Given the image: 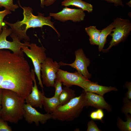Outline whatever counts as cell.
I'll use <instances>...</instances> for the list:
<instances>
[{
  "instance_id": "6da1fadb",
  "label": "cell",
  "mask_w": 131,
  "mask_h": 131,
  "mask_svg": "<svg viewBox=\"0 0 131 131\" xmlns=\"http://www.w3.org/2000/svg\"><path fill=\"white\" fill-rule=\"evenodd\" d=\"M19 6L23 10L24 18L22 20H18L16 23L12 24L4 21L5 23L9 26L11 30V33L17 37L20 41L22 40L29 41H30L29 37L27 35L26 32L29 28L35 27L42 28L44 25H48L52 28L57 33L58 36H60L57 30L54 27V22L51 21L50 16L45 17L44 14L38 12L37 16L33 13V10L29 7H22L19 0L18 1Z\"/></svg>"
},
{
  "instance_id": "7a4b0ae2",
  "label": "cell",
  "mask_w": 131,
  "mask_h": 131,
  "mask_svg": "<svg viewBox=\"0 0 131 131\" xmlns=\"http://www.w3.org/2000/svg\"><path fill=\"white\" fill-rule=\"evenodd\" d=\"M25 100L12 90L3 89L1 118L6 121L18 123L23 117Z\"/></svg>"
},
{
  "instance_id": "3957f363",
  "label": "cell",
  "mask_w": 131,
  "mask_h": 131,
  "mask_svg": "<svg viewBox=\"0 0 131 131\" xmlns=\"http://www.w3.org/2000/svg\"><path fill=\"white\" fill-rule=\"evenodd\" d=\"M85 93L83 90L79 96L75 97L66 104L59 106L51 114V119L68 121H72L78 117L85 106Z\"/></svg>"
},
{
  "instance_id": "277c9868",
  "label": "cell",
  "mask_w": 131,
  "mask_h": 131,
  "mask_svg": "<svg viewBox=\"0 0 131 131\" xmlns=\"http://www.w3.org/2000/svg\"><path fill=\"white\" fill-rule=\"evenodd\" d=\"M27 46H22L21 49L31 60L34 67V70L39 81L38 84L43 91V86L41 78V65L47 58L45 49L42 46L39 47L34 43H30L29 49Z\"/></svg>"
},
{
  "instance_id": "5b68a950",
  "label": "cell",
  "mask_w": 131,
  "mask_h": 131,
  "mask_svg": "<svg viewBox=\"0 0 131 131\" xmlns=\"http://www.w3.org/2000/svg\"><path fill=\"white\" fill-rule=\"evenodd\" d=\"M0 34V49H9L15 53L24 56L21 48L25 46L29 47V42L25 41L24 43L21 42L17 36L11 33V28H8L4 22Z\"/></svg>"
},
{
  "instance_id": "8992f818",
  "label": "cell",
  "mask_w": 131,
  "mask_h": 131,
  "mask_svg": "<svg viewBox=\"0 0 131 131\" xmlns=\"http://www.w3.org/2000/svg\"><path fill=\"white\" fill-rule=\"evenodd\" d=\"M114 22L115 26L112 30L113 32L109 34L112 39L108 47L102 50L103 52L108 51L113 46L124 41L130 34L131 23L129 20L117 17L114 19Z\"/></svg>"
},
{
  "instance_id": "52a82bcc",
  "label": "cell",
  "mask_w": 131,
  "mask_h": 131,
  "mask_svg": "<svg viewBox=\"0 0 131 131\" xmlns=\"http://www.w3.org/2000/svg\"><path fill=\"white\" fill-rule=\"evenodd\" d=\"M60 66L56 61L47 57L41 65L42 84L47 87H53L57 78L56 73Z\"/></svg>"
},
{
  "instance_id": "ba28073f",
  "label": "cell",
  "mask_w": 131,
  "mask_h": 131,
  "mask_svg": "<svg viewBox=\"0 0 131 131\" xmlns=\"http://www.w3.org/2000/svg\"><path fill=\"white\" fill-rule=\"evenodd\" d=\"M17 60L16 54L8 50L0 49V86L14 67Z\"/></svg>"
},
{
  "instance_id": "9c48e42d",
  "label": "cell",
  "mask_w": 131,
  "mask_h": 131,
  "mask_svg": "<svg viewBox=\"0 0 131 131\" xmlns=\"http://www.w3.org/2000/svg\"><path fill=\"white\" fill-rule=\"evenodd\" d=\"M56 76L57 78L60 80L64 85L68 87L75 85L83 89L90 80L77 71L70 73L59 69L56 73Z\"/></svg>"
},
{
  "instance_id": "30bf717a",
  "label": "cell",
  "mask_w": 131,
  "mask_h": 131,
  "mask_svg": "<svg viewBox=\"0 0 131 131\" xmlns=\"http://www.w3.org/2000/svg\"><path fill=\"white\" fill-rule=\"evenodd\" d=\"M75 59L73 63L68 64L60 62L58 63L61 66H68L75 69L77 71L81 74L86 79L89 80L91 74L88 71L87 67L90 64V60L87 57L82 49L75 51Z\"/></svg>"
},
{
  "instance_id": "8fae6325",
  "label": "cell",
  "mask_w": 131,
  "mask_h": 131,
  "mask_svg": "<svg viewBox=\"0 0 131 131\" xmlns=\"http://www.w3.org/2000/svg\"><path fill=\"white\" fill-rule=\"evenodd\" d=\"M49 16L63 22L68 20L76 22L83 21L85 14L84 11L81 8L72 9L66 7L59 12L49 13Z\"/></svg>"
},
{
  "instance_id": "7c38bea8",
  "label": "cell",
  "mask_w": 131,
  "mask_h": 131,
  "mask_svg": "<svg viewBox=\"0 0 131 131\" xmlns=\"http://www.w3.org/2000/svg\"><path fill=\"white\" fill-rule=\"evenodd\" d=\"M24 109L23 117L25 121L30 124L34 122L37 126L39 125L40 123L42 124H44L48 120L52 118L51 114H42L28 104L25 103Z\"/></svg>"
},
{
  "instance_id": "4fadbf2b",
  "label": "cell",
  "mask_w": 131,
  "mask_h": 131,
  "mask_svg": "<svg viewBox=\"0 0 131 131\" xmlns=\"http://www.w3.org/2000/svg\"><path fill=\"white\" fill-rule=\"evenodd\" d=\"M32 77L34 82V86L32 88L31 92L25 99L26 104L33 107L42 108L43 97L44 95V91L41 92L38 90L35 78V72L34 69L31 70Z\"/></svg>"
},
{
  "instance_id": "5bb4252c",
  "label": "cell",
  "mask_w": 131,
  "mask_h": 131,
  "mask_svg": "<svg viewBox=\"0 0 131 131\" xmlns=\"http://www.w3.org/2000/svg\"><path fill=\"white\" fill-rule=\"evenodd\" d=\"M85 92V106H91L98 109H105L107 111H112L111 107L105 100L103 96L95 93Z\"/></svg>"
},
{
  "instance_id": "9a60e30c",
  "label": "cell",
  "mask_w": 131,
  "mask_h": 131,
  "mask_svg": "<svg viewBox=\"0 0 131 131\" xmlns=\"http://www.w3.org/2000/svg\"><path fill=\"white\" fill-rule=\"evenodd\" d=\"M83 90L103 96L105 93L112 91H117L115 87H107L98 85L97 82H91L89 80L85 86Z\"/></svg>"
},
{
  "instance_id": "2e32d148",
  "label": "cell",
  "mask_w": 131,
  "mask_h": 131,
  "mask_svg": "<svg viewBox=\"0 0 131 131\" xmlns=\"http://www.w3.org/2000/svg\"><path fill=\"white\" fill-rule=\"evenodd\" d=\"M60 105L58 98L54 96L52 97L48 98L44 96L43 106L47 113H53Z\"/></svg>"
},
{
  "instance_id": "e0dca14e",
  "label": "cell",
  "mask_w": 131,
  "mask_h": 131,
  "mask_svg": "<svg viewBox=\"0 0 131 131\" xmlns=\"http://www.w3.org/2000/svg\"><path fill=\"white\" fill-rule=\"evenodd\" d=\"M61 3L62 6L65 7L70 6L76 7L89 13L92 12L93 10L91 4L82 0H64Z\"/></svg>"
},
{
  "instance_id": "ac0fdd59",
  "label": "cell",
  "mask_w": 131,
  "mask_h": 131,
  "mask_svg": "<svg viewBox=\"0 0 131 131\" xmlns=\"http://www.w3.org/2000/svg\"><path fill=\"white\" fill-rule=\"evenodd\" d=\"M115 26V23L113 22L101 30L99 39L98 49L99 51L100 52L103 50L105 44L106 42L107 37L112 32V30Z\"/></svg>"
},
{
  "instance_id": "d6986e66",
  "label": "cell",
  "mask_w": 131,
  "mask_h": 131,
  "mask_svg": "<svg viewBox=\"0 0 131 131\" xmlns=\"http://www.w3.org/2000/svg\"><path fill=\"white\" fill-rule=\"evenodd\" d=\"M85 31L89 37L90 44L98 45L99 39L101 30L98 29L96 26H90L85 28Z\"/></svg>"
},
{
  "instance_id": "ffe728a7",
  "label": "cell",
  "mask_w": 131,
  "mask_h": 131,
  "mask_svg": "<svg viewBox=\"0 0 131 131\" xmlns=\"http://www.w3.org/2000/svg\"><path fill=\"white\" fill-rule=\"evenodd\" d=\"M75 96L74 90L69 87H66L64 88L58 97L61 105L67 103Z\"/></svg>"
},
{
  "instance_id": "44dd1931",
  "label": "cell",
  "mask_w": 131,
  "mask_h": 131,
  "mask_svg": "<svg viewBox=\"0 0 131 131\" xmlns=\"http://www.w3.org/2000/svg\"><path fill=\"white\" fill-rule=\"evenodd\" d=\"M126 121L124 122L118 117L117 125L120 131H131V116L128 114L125 115Z\"/></svg>"
},
{
  "instance_id": "7402d4cb",
  "label": "cell",
  "mask_w": 131,
  "mask_h": 131,
  "mask_svg": "<svg viewBox=\"0 0 131 131\" xmlns=\"http://www.w3.org/2000/svg\"><path fill=\"white\" fill-rule=\"evenodd\" d=\"M4 7L5 9L13 11L19 8L17 4H13V0H0V7Z\"/></svg>"
},
{
  "instance_id": "603a6c76",
  "label": "cell",
  "mask_w": 131,
  "mask_h": 131,
  "mask_svg": "<svg viewBox=\"0 0 131 131\" xmlns=\"http://www.w3.org/2000/svg\"><path fill=\"white\" fill-rule=\"evenodd\" d=\"M123 105L121 109V111L126 115L128 113L131 114V101L129 99L124 97L123 98Z\"/></svg>"
},
{
  "instance_id": "cb8c5ba5",
  "label": "cell",
  "mask_w": 131,
  "mask_h": 131,
  "mask_svg": "<svg viewBox=\"0 0 131 131\" xmlns=\"http://www.w3.org/2000/svg\"><path fill=\"white\" fill-rule=\"evenodd\" d=\"M104 113L102 109H98L96 110L91 113L90 116L93 120H98L103 122L102 119L104 116Z\"/></svg>"
},
{
  "instance_id": "d4e9b609",
  "label": "cell",
  "mask_w": 131,
  "mask_h": 131,
  "mask_svg": "<svg viewBox=\"0 0 131 131\" xmlns=\"http://www.w3.org/2000/svg\"><path fill=\"white\" fill-rule=\"evenodd\" d=\"M62 83L60 80L57 78L56 79L55 83L53 86L55 89L54 96L58 98L59 97L62 90Z\"/></svg>"
},
{
  "instance_id": "484cf974",
  "label": "cell",
  "mask_w": 131,
  "mask_h": 131,
  "mask_svg": "<svg viewBox=\"0 0 131 131\" xmlns=\"http://www.w3.org/2000/svg\"><path fill=\"white\" fill-rule=\"evenodd\" d=\"M11 13V12L10 11L6 9L0 11V34L2 31V28L4 23L3 20L4 17L6 15Z\"/></svg>"
},
{
  "instance_id": "4316f807",
  "label": "cell",
  "mask_w": 131,
  "mask_h": 131,
  "mask_svg": "<svg viewBox=\"0 0 131 131\" xmlns=\"http://www.w3.org/2000/svg\"><path fill=\"white\" fill-rule=\"evenodd\" d=\"M11 127L8 124L6 121L0 118V131H12Z\"/></svg>"
},
{
  "instance_id": "83f0119b",
  "label": "cell",
  "mask_w": 131,
  "mask_h": 131,
  "mask_svg": "<svg viewBox=\"0 0 131 131\" xmlns=\"http://www.w3.org/2000/svg\"><path fill=\"white\" fill-rule=\"evenodd\" d=\"M87 131H101L95 122L92 120L89 121L87 123Z\"/></svg>"
},
{
  "instance_id": "f1b7e54d",
  "label": "cell",
  "mask_w": 131,
  "mask_h": 131,
  "mask_svg": "<svg viewBox=\"0 0 131 131\" xmlns=\"http://www.w3.org/2000/svg\"><path fill=\"white\" fill-rule=\"evenodd\" d=\"M125 87L128 89V91L125 95V97L129 99H131V83L130 82H126L125 85Z\"/></svg>"
},
{
  "instance_id": "f546056e",
  "label": "cell",
  "mask_w": 131,
  "mask_h": 131,
  "mask_svg": "<svg viewBox=\"0 0 131 131\" xmlns=\"http://www.w3.org/2000/svg\"><path fill=\"white\" fill-rule=\"evenodd\" d=\"M108 2L113 3L114 5L117 7L121 6L123 7L124 6L122 0H103Z\"/></svg>"
},
{
  "instance_id": "4dcf8cb0",
  "label": "cell",
  "mask_w": 131,
  "mask_h": 131,
  "mask_svg": "<svg viewBox=\"0 0 131 131\" xmlns=\"http://www.w3.org/2000/svg\"><path fill=\"white\" fill-rule=\"evenodd\" d=\"M56 0H46L44 3V6L48 7L53 4Z\"/></svg>"
},
{
  "instance_id": "1f68e13d",
  "label": "cell",
  "mask_w": 131,
  "mask_h": 131,
  "mask_svg": "<svg viewBox=\"0 0 131 131\" xmlns=\"http://www.w3.org/2000/svg\"><path fill=\"white\" fill-rule=\"evenodd\" d=\"M3 89H0V118L1 117V100Z\"/></svg>"
},
{
  "instance_id": "d6a6232c",
  "label": "cell",
  "mask_w": 131,
  "mask_h": 131,
  "mask_svg": "<svg viewBox=\"0 0 131 131\" xmlns=\"http://www.w3.org/2000/svg\"><path fill=\"white\" fill-rule=\"evenodd\" d=\"M46 0H40V6L41 7L43 8L44 7V3Z\"/></svg>"
},
{
  "instance_id": "836d02e7",
  "label": "cell",
  "mask_w": 131,
  "mask_h": 131,
  "mask_svg": "<svg viewBox=\"0 0 131 131\" xmlns=\"http://www.w3.org/2000/svg\"><path fill=\"white\" fill-rule=\"evenodd\" d=\"M126 4L128 5L129 7H131V0H130L129 2L126 3Z\"/></svg>"
}]
</instances>
